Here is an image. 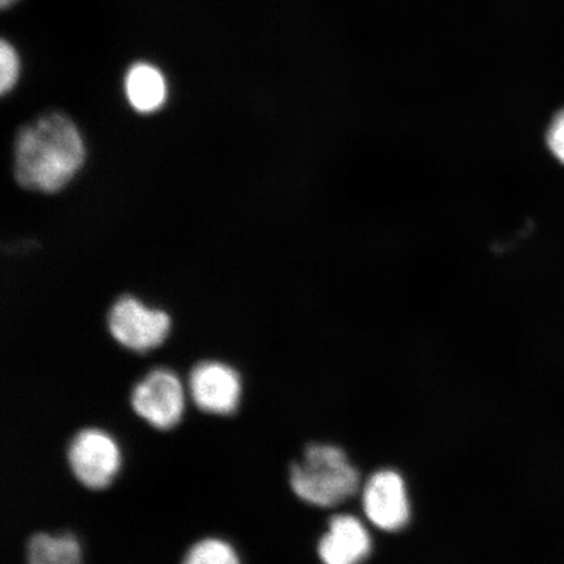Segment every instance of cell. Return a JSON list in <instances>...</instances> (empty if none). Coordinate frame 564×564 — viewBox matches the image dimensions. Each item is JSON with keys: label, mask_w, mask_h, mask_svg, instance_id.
<instances>
[{"label": "cell", "mask_w": 564, "mask_h": 564, "mask_svg": "<svg viewBox=\"0 0 564 564\" xmlns=\"http://www.w3.org/2000/svg\"><path fill=\"white\" fill-rule=\"evenodd\" d=\"M108 327L112 338L123 348L147 352L165 343L171 335L172 319L162 310L124 295L110 308Z\"/></svg>", "instance_id": "277c9868"}, {"label": "cell", "mask_w": 564, "mask_h": 564, "mask_svg": "<svg viewBox=\"0 0 564 564\" xmlns=\"http://www.w3.org/2000/svg\"><path fill=\"white\" fill-rule=\"evenodd\" d=\"M26 564H82L83 547L73 533H37L26 544Z\"/></svg>", "instance_id": "30bf717a"}, {"label": "cell", "mask_w": 564, "mask_h": 564, "mask_svg": "<svg viewBox=\"0 0 564 564\" xmlns=\"http://www.w3.org/2000/svg\"><path fill=\"white\" fill-rule=\"evenodd\" d=\"M289 482L303 502L328 509L355 496L361 477L341 448L315 443L292 465Z\"/></svg>", "instance_id": "7a4b0ae2"}, {"label": "cell", "mask_w": 564, "mask_h": 564, "mask_svg": "<svg viewBox=\"0 0 564 564\" xmlns=\"http://www.w3.org/2000/svg\"><path fill=\"white\" fill-rule=\"evenodd\" d=\"M123 88L127 102L139 115H154L167 102L166 76L150 62L133 63L124 75Z\"/></svg>", "instance_id": "9c48e42d"}, {"label": "cell", "mask_w": 564, "mask_h": 564, "mask_svg": "<svg viewBox=\"0 0 564 564\" xmlns=\"http://www.w3.org/2000/svg\"><path fill=\"white\" fill-rule=\"evenodd\" d=\"M547 145L564 165V109L553 119L547 131Z\"/></svg>", "instance_id": "4fadbf2b"}, {"label": "cell", "mask_w": 564, "mask_h": 564, "mask_svg": "<svg viewBox=\"0 0 564 564\" xmlns=\"http://www.w3.org/2000/svg\"><path fill=\"white\" fill-rule=\"evenodd\" d=\"M371 550L368 529L351 514H337L330 519L328 531L317 545L323 564H364Z\"/></svg>", "instance_id": "ba28073f"}, {"label": "cell", "mask_w": 564, "mask_h": 564, "mask_svg": "<svg viewBox=\"0 0 564 564\" xmlns=\"http://www.w3.org/2000/svg\"><path fill=\"white\" fill-rule=\"evenodd\" d=\"M21 75V59L17 47L10 41L0 42V91L9 95L18 86Z\"/></svg>", "instance_id": "7c38bea8"}, {"label": "cell", "mask_w": 564, "mask_h": 564, "mask_svg": "<svg viewBox=\"0 0 564 564\" xmlns=\"http://www.w3.org/2000/svg\"><path fill=\"white\" fill-rule=\"evenodd\" d=\"M182 564H241V560L228 541L207 538L196 541L187 550Z\"/></svg>", "instance_id": "8fae6325"}, {"label": "cell", "mask_w": 564, "mask_h": 564, "mask_svg": "<svg viewBox=\"0 0 564 564\" xmlns=\"http://www.w3.org/2000/svg\"><path fill=\"white\" fill-rule=\"evenodd\" d=\"M67 463L76 481L89 490H104L122 467V454L112 436L98 427L80 430L69 441Z\"/></svg>", "instance_id": "3957f363"}, {"label": "cell", "mask_w": 564, "mask_h": 564, "mask_svg": "<svg viewBox=\"0 0 564 564\" xmlns=\"http://www.w3.org/2000/svg\"><path fill=\"white\" fill-rule=\"evenodd\" d=\"M362 507L370 523L380 531H401L411 519L404 478L392 469L376 471L362 490Z\"/></svg>", "instance_id": "52a82bcc"}, {"label": "cell", "mask_w": 564, "mask_h": 564, "mask_svg": "<svg viewBox=\"0 0 564 564\" xmlns=\"http://www.w3.org/2000/svg\"><path fill=\"white\" fill-rule=\"evenodd\" d=\"M130 404L148 425L158 430L174 429L185 414V386L172 370L154 369L133 386Z\"/></svg>", "instance_id": "5b68a950"}, {"label": "cell", "mask_w": 564, "mask_h": 564, "mask_svg": "<svg viewBox=\"0 0 564 564\" xmlns=\"http://www.w3.org/2000/svg\"><path fill=\"white\" fill-rule=\"evenodd\" d=\"M242 378L230 365L203 361L188 377V392L196 408L214 415H230L241 404Z\"/></svg>", "instance_id": "8992f818"}, {"label": "cell", "mask_w": 564, "mask_h": 564, "mask_svg": "<svg viewBox=\"0 0 564 564\" xmlns=\"http://www.w3.org/2000/svg\"><path fill=\"white\" fill-rule=\"evenodd\" d=\"M18 0H0V6H2L3 10L10 9L13 4H15Z\"/></svg>", "instance_id": "5bb4252c"}, {"label": "cell", "mask_w": 564, "mask_h": 564, "mask_svg": "<svg viewBox=\"0 0 564 564\" xmlns=\"http://www.w3.org/2000/svg\"><path fill=\"white\" fill-rule=\"evenodd\" d=\"M86 158V143L74 121L61 112H52L19 131L13 174L21 187L55 194L82 171Z\"/></svg>", "instance_id": "6da1fadb"}]
</instances>
